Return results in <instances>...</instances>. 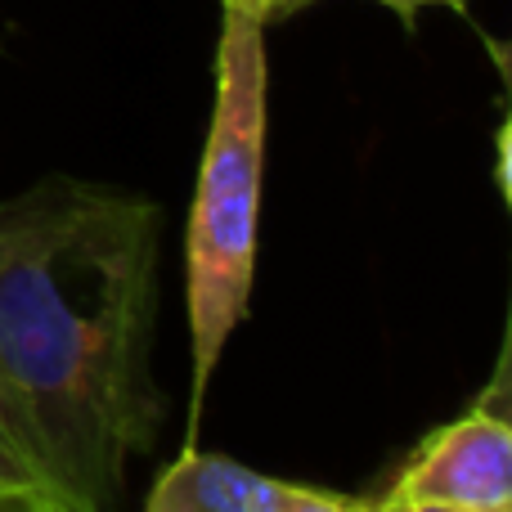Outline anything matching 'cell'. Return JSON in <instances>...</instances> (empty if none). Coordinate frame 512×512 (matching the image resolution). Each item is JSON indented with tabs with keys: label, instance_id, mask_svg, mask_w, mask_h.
Here are the masks:
<instances>
[{
	"label": "cell",
	"instance_id": "cell-13",
	"mask_svg": "<svg viewBox=\"0 0 512 512\" xmlns=\"http://www.w3.org/2000/svg\"><path fill=\"white\" fill-rule=\"evenodd\" d=\"M387 504V499H382ZM387 512H477V508H445V504H387Z\"/></svg>",
	"mask_w": 512,
	"mask_h": 512
},
{
	"label": "cell",
	"instance_id": "cell-8",
	"mask_svg": "<svg viewBox=\"0 0 512 512\" xmlns=\"http://www.w3.org/2000/svg\"><path fill=\"white\" fill-rule=\"evenodd\" d=\"M0 512H63V508L36 486H9L0 490Z\"/></svg>",
	"mask_w": 512,
	"mask_h": 512
},
{
	"label": "cell",
	"instance_id": "cell-2",
	"mask_svg": "<svg viewBox=\"0 0 512 512\" xmlns=\"http://www.w3.org/2000/svg\"><path fill=\"white\" fill-rule=\"evenodd\" d=\"M265 77H270L265 72V23L225 5L221 45H216L212 131H207L185 230V306L189 346H194L189 441L198 432L225 342L243 324L252 297L265 171Z\"/></svg>",
	"mask_w": 512,
	"mask_h": 512
},
{
	"label": "cell",
	"instance_id": "cell-9",
	"mask_svg": "<svg viewBox=\"0 0 512 512\" xmlns=\"http://www.w3.org/2000/svg\"><path fill=\"white\" fill-rule=\"evenodd\" d=\"M499 162H495V176H499V189H504V203L512 212V108H508V122L499 126Z\"/></svg>",
	"mask_w": 512,
	"mask_h": 512
},
{
	"label": "cell",
	"instance_id": "cell-7",
	"mask_svg": "<svg viewBox=\"0 0 512 512\" xmlns=\"http://www.w3.org/2000/svg\"><path fill=\"white\" fill-rule=\"evenodd\" d=\"M230 9H243L248 18H256V23H279V18H288V14H297L301 5H310V0H225Z\"/></svg>",
	"mask_w": 512,
	"mask_h": 512
},
{
	"label": "cell",
	"instance_id": "cell-6",
	"mask_svg": "<svg viewBox=\"0 0 512 512\" xmlns=\"http://www.w3.org/2000/svg\"><path fill=\"white\" fill-rule=\"evenodd\" d=\"M477 405L495 409L512 423V301H508V324H504V346H499V364H495V378H490L486 396Z\"/></svg>",
	"mask_w": 512,
	"mask_h": 512
},
{
	"label": "cell",
	"instance_id": "cell-3",
	"mask_svg": "<svg viewBox=\"0 0 512 512\" xmlns=\"http://www.w3.org/2000/svg\"><path fill=\"white\" fill-rule=\"evenodd\" d=\"M382 499L512 512V423L495 409L472 405L409 454Z\"/></svg>",
	"mask_w": 512,
	"mask_h": 512
},
{
	"label": "cell",
	"instance_id": "cell-10",
	"mask_svg": "<svg viewBox=\"0 0 512 512\" xmlns=\"http://www.w3.org/2000/svg\"><path fill=\"white\" fill-rule=\"evenodd\" d=\"M486 50H490V59H495V72H499V81H504V99L512 108V36H486Z\"/></svg>",
	"mask_w": 512,
	"mask_h": 512
},
{
	"label": "cell",
	"instance_id": "cell-5",
	"mask_svg": "<svg viewBox=\"0 0 512 512\" xmlns=\"http://www.w3.org/2000/svg\"><path fill=\"white\" fill-rule=\"evenodd\" d=\"M283 512H387L382 499H355V495H328L315 486H292Z\"/></svg>",
	"mask_w": 512,
	"mask_h": 512
},
{
	"label": "cell",
	"instance_id": "cell-12",
	"mask_svg": "<svg viewBox=\"0 0 512 512\" xmlns=\"http://www.w3.org/2000/svg\"><path fill=\"white\" fill-rule=\"evenodd\" d=\"M9 486H32V481H27L23 472H18L14 463L5 459V454H0V490H9Z\"/></svg>",
	"mask_w": 512,
	"mask_h": 512
},
{
	"label": "cell",
	"instance_id": "cell-4",
	"mask_svg": "<svg viewBox=\"0 0 512 512\" xmlns=\"http://www.w3.org/2000/svg\"><path fill=\"white\" fill-rule=\"evenodd\" d=\"M292 481L265 477L221 454H198L189 445L158 477L144 512H283Z\"/></svg>",
	"mask_w": 512,
	"mask_h": 512
},
{
	"label": "cell",
	"instance_id": "cell-1",
	"mask_svg": "<svg viewBox=\"0 0 512 512\" xmlns=\"http://www.w3.org/2000/svg\"><path fill=\"white\" fill-rule=\"evenodd\" d=\"M162 225L149 194L63 176L0 203V454L63 512H113L158 441Z\"/></svg>",
	"mask_w": 512,
	"mask_h": 512
},
{
	"label": "cell",
	"instance_id": "cell-11",
	"mask_svg": "<svg viewBox=\"0 0 512 512\" xmlns=\"http://www.w3.org/2000/svg\"><path fill=\"white\" fill-rule=\"evenodd\" d=\"M378 5L396 9V14L405 18V23H414L418 9H427V5H450V9H463V0H378Z\"/></svg>",
	"mask_w": 512,
	"mask_h": 512
}]
</instances>
